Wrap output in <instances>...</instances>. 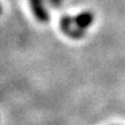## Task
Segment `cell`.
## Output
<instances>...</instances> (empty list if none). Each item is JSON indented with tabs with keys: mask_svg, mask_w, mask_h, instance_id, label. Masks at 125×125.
I'll return each instance as SVG.
<instances>
[{
	"mask_svg": "<svg viewBox=\"0 0 125 125\" xmlns=\"http://www.w3.org/2000/svg\"><path fill=\"white\" fill-rule=\"evenodd\" d=\"M29 5H30L31 12L40 22L45 23L49 21V13L45 8L44 0H29Z\"/></svg>",
	"mask_w": 125,
	"mask_h": 125,
	"instance_id": "1",
	"label": "cell"
},
{
	"mask_svg": "<svg viewBox=\"0 0 125 125\" xmlns=\"http://www.w3.org/2000/svg\"><path fill=\"white\" fill-rule=\"evenodd\" d=\"M73 21H74V23H75L76 28L81 31L82 29L87 28L90 23H92V21H93V16H92V14H89V13H81L80 15H78Z\"/></svg>",
	"mask_w": 125,
	"mask_h": 125,
	"instance_id": "2",
	"label": "cell"
},
{
	"mask_svg": "<svg viewBox=\"0 0 125 125\" xmlns=\"http://www.w3.org/2000/svg\"><path fill=\"white\" fill-rule=\"evenodd\" d=\"M49 1H50V4L53 5V6H59V5L62 4V0H49Z\"/></svg>",
	"mask_w": 125,
	"mask_h": 125,
	"instance_id": "3",
	"label": "cell"
},
{
	"mask_svg": "<svg viewBox=\"0 0 125 125\" xmlns=\"http://www.w3.org/2000/svg\"><path fill=\"white\" fill-rule=\"evenodd\" d=\"M0 14H1V6H0Z\"/></svg>",
	"mask_w": 125,
	"mask_h": 125,
	"instance_id": "4",
	"label": "cell"
}]
</instances>
